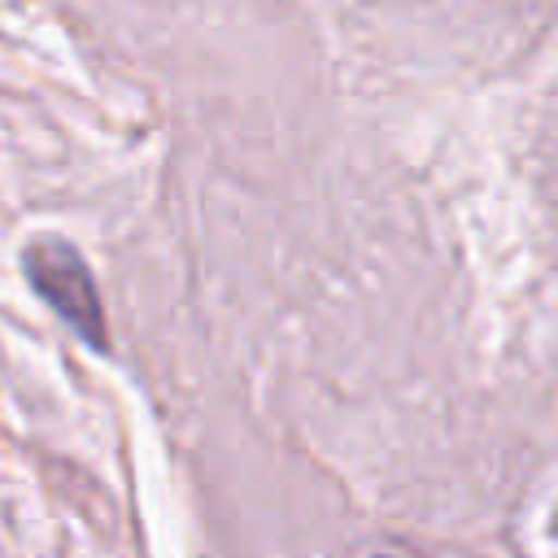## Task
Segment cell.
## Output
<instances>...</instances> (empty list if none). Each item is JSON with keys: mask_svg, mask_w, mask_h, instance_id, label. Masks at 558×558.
I'll use <instances>...</instances> for the list:
<instances>
[{"mask_svg": "<svg viewBox=\"0 0 558 558\" xmlns=\"http://www.w3.org/2000/svg\"><path fill=\"white\" fill-rule=\"evenodd\" d=\"M22 270L31 279V288L96 349L109 353V323H105V305L96 292V279L87 270V262L78 257L74 244L57 240V235H39L26 244L22 253Z\"/></svg>", "mask_w": 558, "mask_h": 558, "instance_id": "obj_1", "label": "cell"}]
</instances>
